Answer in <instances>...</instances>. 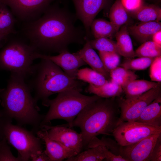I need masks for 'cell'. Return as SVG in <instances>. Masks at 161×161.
I'll return each mask as SVG.
<instances>
[{
    "mask_svg": "<svg viewBox=\"0 0 161 161\" xmlns=\"http://www.w3.org/2000/svg\"><path fill=\"white\" fill-rule=\"evenodd\" d=\"M74 17L66 8L50 6L38 18L23 23L20 33L40 54L60 53L73 43L86 38L74 24Z\"/></svg>",
    "mask_w": 161,
    "mask_h": 161,
    "instance_id": "6da1fadb",
    "label": "cell"
},
{
    "mask_svg": "<svg viewBox=\"0 0 161 161\" xmlns=\"http://www.w3.org/2000/svg\"><path fill=\"white\" fill-rule=\"evenodd\" d=\"M25 79L17 74H11L6 87L0 89L1 111L18 125H29L36 133L40 129L44 115L39 113L37 102L32 97Z\"/></svg>",
    "mask_w": 161,
    "mask_h": 161,
    "instance_id": "7a4b0ae2",
    "label": "cell"
},
{
    "mask_svg": "<svg viewBox=\"0 0 161 161\" xmlns=\"http://www.w3.org/2000/svg\"><path fill=\"white\" fill-rule=\"evenodd\" d=\"M113 98L100 97L88 104L69 127L80 128L83 148H87L91 140L99 135H112L118 126L120 111Z\"/></svg>",
    "mask_w": 161,
    "mask_h": 161,
    "instance_id": "3957f363",
    "label": "cell"
},
{
    "mask_svg": "<svg viewBox=\"0 0 161 161\" xmlns=\"http://www.w3.org/2000/svg\"><path fill=\"white\" fill-rule=\"evenodd\" d=\"M33 65L28 85L34 91V98L42 101L44 106L51 95L71 89L81 92L84 84L67 75L59 66L50 60L41 58Z\"/></svg>",
    "mask_w": 161,
    "mask_h": 161,
    "instance_id": "277c9868",
    "label": "cell"
},
{
    "mask_svg": "<svg viewBox=\"0 0 161 161\" xmlns=\"http://www.w3.org/2000/svg\"><path fill=\"white\" fill-rule=\"evenodd\" d=\"M0 48V70L19 75L25 79L31 75L34 60L38 53L20 33L11 34Z\"/></svg>",
    "mask_w": 161,
    "mask_h": 161,
    "instance_id": "5b68a950",
    "label": "cell"
},
{
    "mask_svg": "<svg viewBox=\"0 0 161 161\" xmlns=\"http://www.w3.org/2000/svg\"><path fill=\"white\" fill-rule=\"evenodd\" d=\"M80 90L71 89L58 93L57 96L52 100L49 99L44 106H49L41 123L40 129L48 125L52 120L61 119L65 120L68 124L64 125L69 127L79 113L88 104L100 97L95 95L88 96L81 93Z\"/></svg>",
    "mask_w": 161,
    "mask_h": 161,
    "instance_id": "8992f818",
    "label": "cell"
},
{
    "mask_svg": "<svg viewBox=\"0 0 161 161\" xmlns=\"http://www.w3.org/2000/svg\"><path fill=\"white\" fill-rule=\"evenodd\" d=\"M21 126L13 124L12 121L7 122L4 128L3 137L16 149L22 161H30L32 155L42 150L41 139Z\"/></svg>",
    "mask_w": 161,
    "mask_h": 161,
    "instance_id": "52a82bcc",
    "label": "cell"
},
{
    "mask_svg": "<svg viewBox=\"0 0 161 161\" xmlns=\"http://www.w3.org/2000/svg\"><path fill=\"white\" fill-rule=\"evenodd\" d=\"M161 133V126L137 121H127L120 123L112 135L120 146L136 143L153 134Z\"/></svg>",
    "mask_w": 161,
    "mask_h": 161,
    "instance_id": "ba28073f",
    "label": "cell"
},
{
    "mask_svg": "<svg viewBox=\"0 0 161 161\" xmlns=\"http://www.w3.org/2000/svg\"><path fill=\"white\" fill-rule=\"evenodd\" d=\"M161 83L142 94L130 99H121L118 103L120 113L118 125L122 122L135 121L145 108L160 95Z\"/></svg>",
    "mask_w": 161,
    "mask_h": 161,
    "instance_id": "9c48e42d",
    "label": "cell"
},
{
    "mask_svg": "<svg viewBox=\"0 0 161 161\" xmlns=\"http://www.w3.org/2000/svg\"><path fill=\"white\" fill-rule=\"evenodd\" d=\"M55 0H0L16 18L23 23L39 18Z\"/></svg>",
    "mask_w": 161,
    "mask_h": 161,
    "instance_id": "30bf717a",
    "label": "cell"
},
{
    "mask_svg": "<svg viewBox=\"0 0 161 161\" xmlns=\"http://www.w3.org/2000/svg\"><path fill=\"white\" fill-rule=\"evenodd\" d=\"M161 134H154L135 143L120 146V155L127 161H150L153 149Z\"/></svg>",
    "mask_w": 161,
    "mask_h": 161,
    "instance_id": "8fae6325",
    "label": "cell"
},
{
    "mask_svg": "<svg viewBox=\"0 0 161 161\" xmlns=\"http://www.w3.org/2000/svg\"><path fill=\"white\" fill-rule=\"evenodd\" d=\"M77 17L84 26L86 38L90 34V27L98 13L107 5L109 0H72Z\"/></svg>",
    "mask_w": 161,
    "mask_h": 161,
    "instance_id": "7c38bea8",
    "label": "cell"
},
{
    "mask_svg": "<svg viewBox=\"0 0 161 161\" xmlns=\"http://www.w3.org/2000/svg\"><path fill=\"white\" fill-rule=\"evenodd\" d=\"M47 130L48 137L58 141L78 154L83 148L81 134L64 125L56 126L44 125L41 129Z\"/></svg>",
    "mask_w": 161,
    "mask_h": 161,
    "instance_id": "4fadbf2b",
    "label": "cell"
},
{
    "mask_svg": "<svg viewBox=\"0 0 161 161\" xmlns=\"http://www.w3.org/2000/svg\"><path fill=\"white\" fill-rule=\"evenodd\" d=\"M36 58L49 59L60 67L70 78H77L78 69L87 64L75 53H71L68 50L60 53L58 55H51L38 53Z\"/></svg>",
    "mask_w": 161,
    "mask_h": 161,
    "instance_id": "5bb4252c",
    "label": "cell"
},
{
    "mask_svg": "<svg viewBox=\"0 0 161 161\" xmlns=\"http://www.w3.org/2000/svg\"><path fill=\"white\" fill-rule=\"evenodd\" d=\"M36 133L37 137L44 142L46 147L45 151L50 161H62L78 154L61 143L49 138L47 130L45 129H41Z\"/></svg>",
    "mask_w": 161,
    "mask_h": 161,
    "instance_id": "9a60e30c",
    "label": "cell"
},
{
    "mask_svg": "<svg viewBox=\"0 0 161 161\" xmlns=\"http://www.w3.org/2000/svg\"><path fill=\"white\" fill-rule=\"evenodd\" d=\"M75 53L92 69L103 75L108 80L110 78L109 73L104 68L99 55L90 45L88 38H86L83 48Z\"/></svg>",
    "mask_w": 161,
    "mask_h": 161,
    "instance_id": "2e32d148",
    "label": "cell"
},
{
    "mask_svg": "<svg viewBox=\"0 0 161 161\" xmlns=\"http://www.w3.org/2000/svg\"><path fill=\"white\" fill-rule=\"evenodd\" d=\"M128 30L129 34L139 41L143 43L152 41L151 39L154 34L161 30V23L160 21L141 22L128 26Z\"/></svg>",
    "mask_w": 161,
    "mask_h": 161,
    "instance_id": "e0dca14e",
    "label": "cell"
},
{
    "mask_svg": "<svg viewBox=\"0 0 161 161\" xmlns=\"http://www.w3.org/2000/svg\"><path fill=\"white\" fill-rule=\"evenodd\" d=\"M115 37L118 53L127 59L135 57L132 41L128 30V26L123 25L116 33Z\"/></svg>",
    "mask_w": 161,
    "mask_h": 161,
    "instance_id": "ac0fdd59",
    "label": "cell"
},
{
    "mask_svg": "<svg viewBox=\"0 0 161 161\" xmlns=\"http://www.w3.org/2000/svg\"><path fill=\"white\" fill-rule=\"evenodd\" d=\"M161 95L144 109L136 121L161 126Z\"/></svg>",
    "mask_w": 161,
    "mask_h": 161,
    "instance_id": "d6986e66",
    "label": "cell"
},
{
    "mask_svg": "<svg viewBox=\"0 0 161 161\" xmlns=\"http://www.w3.org/2000/svg\"><path fill=\"white\" fill-rule=\"evenodd\" d=\"M160 82H155L144 80H131L122 88L125 94L126 99L137 97L157 86Z\"/></svg>",
    "mask_w": 161,
    "mask_h": 161,
    "instance_id": "ffe728a7",
    "label": "cell"
},
{
    "mask_svg": "<svg viewBox=\"0 0 161 161\" xmlns=\"http://www.w3.org/2000/svg\"><path fill=\"white\" fill-rule=\"evenodd\" d=\"M86 92L93 94L103 98H114L121 95L123 92L120 86L112 82L108 81L100 86L89 84L86 87Z\"/></svg>",
    "mask_w": 161,
    "mask_h": 161,
    "instance_id": "44dd1931",
    "label": "cell"
},
{
    "mask_svg": "<svg viewBox=\"0 0 161 161\" xmlns=\"http://www.w3.org/2000/svg\"><path fill=\"white\" fill-rule=\"evenodd\" d=\"M90 29L95 38L106 37L111 39L117 32L110 21L101 18L94 19L91 24Z\"/></svg>",
    "mask_w": 161,
    "mask_h": 161,
    "instance_id": "7402d4cb",
    "label": "cell"
},
{
    "mask_svg": "<svg viewBox=\"0 0 161 161\" xmlns=\"http://www.w3.org/2000/svg\"><path fill=\"white\" fill-rule=\"evenodd\" d=\"M106 146L99 145L91 148L76 156L66 159L67 161H101L106 158Z\"/></svg>",
    "mask_w": 161,
    "mask_h": 161,
    "instance_id": "603a6c76",
    "label": "cell"
},
{
    "mask_svg": "<svg viewBox=\"0 0 161 161\" xmlns=\"http://www.w3.org/2000/svg\"><path fill=\"white\" fill-rule=\"evenodd\" d=\"M128 13L120 0H116L110 8L109 16L110 21L117 31L123 25L126 23L129 19Z\"/></svg>",
    "mask_w": 161,
    "mask_h": 161,
    "instance_id": "cb8c5ba5",
    "label": "cell"
},
{
    "mask_svg": "<svg viewBox=\"0 0 161 161\" xmlns=\"http://www.w3.org/2000/svg\"><path fill=\"white\" fill-rule=\"evenodd\" d=\"M16 20L8 7L0 3V33L9 35L16 32L14 29Z\"/></svg>",
    "mask_w": 161,
    "mask_h": 161,
    "instance_id": "d4e9b609",
    "label": "cell"
},
{
    "mask_svg": "<svg viewBox=\"0 0 161 161\" xmlns=\"http://www.w3.org/2000/svg\"><path fill=\"white\" fill-rule=\"evenodd\" d=\"M132 14L141 22L160 21L161 20V9L154 5L143 4Z\"/></svg>",
    "mask_w": 161,
    "mask_h": 161,
    "instance_id": "484cf974",
    "label": "cell"
},
{
    "mask_svg": "<svg viewBox=\"0 0 161 161\" xmlns=\"http://www.w3.org/2000/svg\"><path fill=\"white\" fill-rule=\"evenodd\" d=\"M77 78L96 86L102 85L108 80L100 73L88 68L79 69Z\"/></svg>",
    "mask_w": 161,
    "mask_h": 161,
    "instance_id": "4316f807",
    "label": "cell"
},
{
    "mask_svg": "<svg viewBox=\"0 0 161 161\" xmlns=\"http://www.w3.org/2000/svg\"><path fill=\"white\" fill-rule=\"evenodd\" d=\"M109 74L110 80L121 87L129 81L137 79L138 77L131 70L119 66L111 71Z\"/></svg>",
    "mask_w": 161,
    "mask_h": 161,
    "instance_id": "83f0119b",
    "label": "cell"
},
{
    "mask_svg": "<svg viewBox=\"0 0 161 161\" xmlns=\"http://www.w3.org/2000/svg\"><path fill=\"white\" fill-rule=\"evenodd\" d=\"M135 57L154 58L161 56V46L152 41L142 43L135 51Z\"/></svg>",
    "mask_w": 161,
    "mask_h": 161,
    "instance_id": "f1b7e54d",
    "label": "cell"
},
{
    "mask_svg": "<svg viewBox=\"0 0 161 161\" xmlns=\"http://www.w3.org/2000/svg\"><path fill=\"white\" fill-rule=\"evenodd\" d=\"M99 55L104 68L109 73L119 66L120 61V55L115 52H99Z\"/></svg>",
    "mask_w": 161,
    "mask_h": 161,
    "instance_id": "f546056e",
    "label": "cell"
},
{
    "mask_svg": "<svg viewBox=\"0 0 161 161\" xmlns=\"http://www.w3.org/2000/svg\"><path fill=\"white\" fill-rule=\"evenodd\" d=\"M154 58L139 57L127 59L121 64L120 66L130 70H143L150 66Z\"/></svg>",
    "mask_w": 161,
    "mask_h": 161,
    "instance_id": "4dcf8cb0",
    "label": "cell"
},
{
    "mask_svg": "<svg viewBox=\"0 0 161 161\" xmlns=\"http://www.w3.org/2000/svg\"><path fill=\"white\" fill-rule=\"evenodd\" d=\"M90 45L99 52H115L118 53L116 42L106 37L89 40Z\"/></svg>",
    "mask_w": 161,
    "mask_h": 161,
    "instance_id": "1f68e13d",
    "label": "cell"
},
{
    "mask_svg": "<svg viewBox=\"0 0 161 161\" xmlns=\"http://www.w3.org/2000/svg\"><path fill=\"white\" fill-rule=\"evenodd\" d=\"M99 145L106 146L112 152L117 155H120V145L116 141H115L110 138L104 137H102L101 139H98L97 137H93L89 143L87 148Z\"/></svg>",
    "mask_w": 161,
    "mask_h": 161,
    "instance_id": "d6a6232c",
    "label": "cell"
},
{
    "mask_svg": "<svg viewBox=\"0 0 161 161\" xmlns=\"http://www.w3.org/2000/svg\"><path fill=\"white\" fill-rule=\"evenodd\" d=\"M0 161H22L19 156L16 157L12 154L4 137L0 140Z\"/></svg>",
    "mask_w": 161,
    "mask_h": 161,
    "instance_id": "836d02e7",
    "label": "cell"
},
{
    "mask_svg": "<svg viewBox=\"0 0 161 161\" xmlns=\"http://www.w3.org/2000/svg\"><path fill=\"white\" fill-rule=\"evenodd\" d=\"M150 76L152 81H161V56L155 58L151 65Z\"/></svg>",
    "mask_w": 161,
    "mask_h": 161,
    "instance_id": "e575fe53",
    "label": "cell"
},
{
    "mask_svg": "<svg viewBox=\"0 0 161 161\" xmlns=\"http://www.w3.org/2000/svg\"><path fill=\"white\" fill-rule=\"evenodd\" d=\"M121 2L129 13H134L143 4V0H120Z\"/></svg>",
    "mask_w": 161,
    "mask_h": 161,
    "instance_id": "d590c367",
    "label": "cell"
},
{
    "mask_svg": "<svg viewBox=\"0 0 161 161\" xmlns=\"http://www.w3.org/2000/svg\"><path fill=\"white\" fill-rule=\"evenodd\" d=\"M161 161V134L158 137L154 147L150 161Z\"/></svg>",
    "mask_w": 161,
    "mask_h": 161,
    "instance_id": "8d00e7d4",
    "label": "cell"
},
{
    "mask_svg": "<svg viewBox=\"0 0 161 161\" xmlns=\"http://www.w3.org/2000/svg\"><path fill=\"white\" fill-rule=\"evenodd\" d=\"M32 161H50L49 159L45 152L42 150L38 151L36 154L31 156Z\"/></svg>",
    "mask_w": 161,
    "mask_h": 161,
    "instance_id": "74e56055",
    "label": "cell"
},
{
    "mask_svg": "<svg viewBox=\"0 0 161 161\" xmlns=\"http://www.w3.org/2000/svg\"><path fill=\"white\" fill-rule=\"evenodd\" d=\"M10 121L12 119L5 116L0 110V140L3 138V131L5 124Z\"/></svg>",
    "mask_w": 161,
    "mask_h": 161,
    "instance_id": "f35d334b",
    "label": "cell"
},
{
    "mask_svg": "<svg viewBox=\"0 0 161 161\" xmlns=\"http://www.w3.org/2000/svg\"><path fill=\"white\" fill-rule=\"evenodd\" d=\"M152 41L161 46V30L158 31L154 34L152 38Z\"/></svg>",
    "mask_w": 161,
    "mask_h": 161,
    "instance_id": "ab89813d",
    "label": "cell"
},
{
    "mask_svg": "<svg viewBox=\"0 0 161 161\" xmlns=\"http://www.w3.org/2000/svg\"><path fill=\"white\" fill-rule=\"evenodd\" d=\"M8 35L0 33V42Z\"/></svg>",
    "mask_w": 161,
    "mask_h": 161,
    "instance_id": "60d3db41",
    "label": "cell"
}]
</instances>
